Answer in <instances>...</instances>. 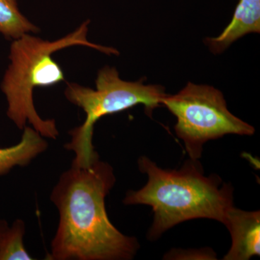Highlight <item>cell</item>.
Masks as SVG:
<instances>
[{
	"instance_id": "6da1fadb",
	"label": "cell",
	"mask_w": 260,
	"mask_h": 260,
	"mask_svg": "<svg viewBox=\"0 0 260 260\" xmlns=\"http://www.w3.org/2000/svg\"><path fill=\"white\" fill-rule=\"evenodd\" d=\"M116 182L112 166L97 158L87 167L72 164L51 194L59 225L51 244V260H129L138 240L109 220L105 200Z\"/></svg>"
},
{
	"instance_id": "7a4b0ae2",
	"label": "cell",
	"mask_w": 260,
	"mask_h": 260,
	"mask_svg": "<svg viewBox=\"0 0 260 260\" xmlns=\"http://www.w3.org/2000/svg\"><path fill=\"white\" fill-rule=\"evenodd\" d=\"M138 167L148 175V182L139 190L128 191L123 203L153 208V221L148 232L150 240L191 219L225 223L228 210L234 206L233 188L218 176L205 177L198 160L191 159L179 170H166L142 156Z\"/></svg>"
},
{
	"instance_id": "3957f363",
	"label": "cell",
	"mask_w": 260,
	"mask_h": 260,
	"mask_svg": "<svg viewBox=\"0 0 260 260\" xmlns=\"http://www.w3.org/2000/svg\"><path fill=\"white\" fill-rule=\"evenodd\" d=\"M88 20L69 35L54 42L28 34L15 39L10 47V64L1 88L8 102L7 115L19 129L30 123L44 138L56 139L59 132L54 119H43L32 101L36 88L49 87L64 80L62 70L51 57L53 53L75 45H84L107 54H119L114 48L93 44L87 39Z\"/></svg>"
},
{
	"instance_id": "277c9868",
	"label": "cell",
	"mask_w": 260,
	"mask_h": 260,
	"mask_svg": "<svg viewBox=\"0 0 260 260\" xmlns=\"http://www.w3.org/2000/svg\"><path fill=\"white\" fill-rule=\"evenodd\" d=\"M96 89L68 83L65 96L70 102L83 109L86 118L81 126L70 132L71 140L65 145L74 152L72 164L87 167L99 158L93 145L94 125L103 116L123 112L143 104L145 112L151 115L154 109L161 106L167 95L165 88L158 85H145L142 80L127 82L119 78L114 68L105 67L99 71Z\"/></svg>"
},
{
	"instance_id": "5b68a950",
	"label": "cell",
	"mask_w": 260,
	"mask_h": 260,
	"mask_svg": "<svg viewBox=\"0 0 260 260\" xmlns=\"http://www.w3.org/2000/svg\"><path fill=\"white\" fill-rule=\"evenodd\" d=\"M161 106L177 118L174 126L191 160L201 158L203 145L226 135L251 136L255 129L228 109L223 94L213 86L189 82L175 95H165Z\"/></svg>"
},
{
	"instance_id": "8992f818",
	"label": "cell",
	"mask_w": 260,
	"mask_h": 260,
	"mask_svg": "<svg viewBox=\"0 0 260 260\" xmlns=\"http://www.w3.org/2000/svg\"><path fill=\"white\" fill-rule=\"evenodd\" d=\"M224 225L232 235V247L224 260H248L260 254V212L232 206Z\"/></svg>"
},
{
	"instance_id": "52a82bcc",
	"label": "cell",
	"mask_w": 260,
	"mask_h": 260,
	"mask_svg": "<svg viewBox=\"0 0 260 260\" xmlns=\"http://www.w3.org/2000/svg\"><path fill=\"white\" fill-rule=\"evenodd\" d=\"M260 32V0H239L230 23L217 37L205 43L215 54H221L233 43L246 34Z\"/></svg>"
},
{
	"instance_id": "ba28073f",
	"label": "cell",
	"mask_w": 260,
	"mask_h": 260,
	"mask_svg": "<svg viewBox=\"0 0 260 260\" xmlns=\"http://www.w3.org/2000/svg\"><path fill=\"white\" fill-rule=\"evenodd\" d=\"M47 148V142L39 132L30 126H25L18 144L0 148V176L8 174L15 167L28 165Z\"/></svg>"
},
{
	"instance_id": "9c48e42d",
	"label": "cell",
	"mask_w": 260,
	"mask_h": 260,
	"mask_svg": "<svg viewBox=\"0 0 260 260\" xmlns=\"http://www.w3.org/2000/svg\"><path fill=\"white\" fill-rule=\"evenodd\" d=\"M37 30V27L21 14L16 0H0V34L17 39Z\"/></svg>"
},
{
	"instance_id": "30bf717a",
	"label": "cell",
	"mask_w": 260,
	"mask_h": 260,
	"mask_svg": "<svg viewBox=\"0 0 260 260\" xmlns=\"http://www.w3.org/2000/svg\"><path fill=\"white\" fill-rule=\"evenodd\" d=\"M25 224L17 219L5 231L0 240V260H32L23 243Z\"/></svg>"
},
{
	"instance_id": "8fae6325",
	"label": "cell",
	"mask_w": 260,
	"mask_h": 260,
	"mask_svg": "<svg viewBox=\"0 0 260 260\" xmlns=\"http://www.w3.org/2000/svg\"><path fill=\"white\" fill-rule=\"evenodd\" d=\"M165 259H216V254L210 249L199 250H172L164 256Z\"/></svg>"
},
{
	"instance_id": "7c38bea8",
	"label": "cell",
	"mask_w": 260,
	"mask_h": 260,
	"mask_svg": "<svg viewBox=\"0 0 260 260\" xmlns=\"http://www.w3.org/2000/svg\"><path fill=\"white\" fill-rule=\"evenodd\" d=\"M8 227H9V224L8 222L4 219H0V240Z\"/></svg>"
}]
</instances>
